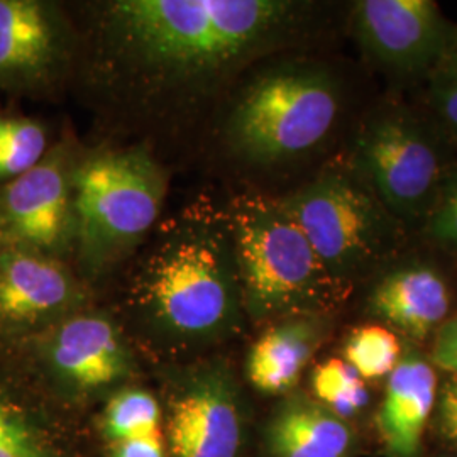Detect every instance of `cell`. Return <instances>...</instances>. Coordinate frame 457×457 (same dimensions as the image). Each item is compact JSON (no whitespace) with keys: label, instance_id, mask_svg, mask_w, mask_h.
I'll list each match as a JSON object with an SVG mask.
<instances>
[{"label":"cell","instance_id":"6da1fadb","mask_svg":"<svg viewBox=\"0 0 457 457\" xmlns=\"http://www.w3.org/2000/svg\"><path fill=\"white\" fill-rule=\"evenodd\" d=\"M312 12L295 0L88 2L73 19V79L114 120L170 131L211 112L254 62L307 34Z\"/></svg>","mask_w":457,"mask_h":457},{"label":"cell","instance_id":"7a4b0ae2","mask_svg":"<svg viewBox=\"0 0 457 457\" xmlns=\"http://www.w3.org/2000/svg\"><path fill=\"white\" fill-rule=\"evenodd\" d=\"M132 258L124 309L147 349L181 358L236 337L245 322L228 211L198 200L153 230Z\"/></svg>","mask_w":457,"mask_h":457},{"label":"cell","instance_id":"3957f363","mask_svg":"<svg viewBox=\"0 0 457 457\" xmlns=\"http://www.w3.org/2000/svg\"><path fill=\"white\" fill-rule=\"evenodd\" d=\"M343 109V85L320 62L292 58L262 66L228 96L220 141L237 163H294L322 146Z\"/></svg>","mask_w":457,"mask_h":457},{"label":"cell","instance_id":"277c9868","mask_svg":"<svg viewBox=\"0 0 457 457\" xmlns=\"http://www.w3.org/2000/svg\"><path fill=\"white\" fill-rule=\"evenodd\" d=\"M168 171L146 145L82 151L73 171L71 266L90 288L129 262L163 212Z\"/></svg>","mask_w":457,"mask_h":457},{"label":"cell","instance_id":"5b68a950","mask_svg":"<svg viewBox=\"0 0 457 457\" xmlns=\"http://www.w3.org/2000/svg\"><path fill=\"white\" fill-rule=\"evenodd\" d=\"M226 211L247 320L328 315L343 303L353 287L332 277L279 200L243 194Z\"/></svg>","mask_w":457,"mask_h":457},{"label":"cell","instance_id":"8992f818","mask_svg":"<svg viewBox=\"0 0 457 457\" xmlns=\"http://www.w3.org/2000/svg\"><path fill=\"white\" fill-rule=\"evenodd\" d=\"M278 200L332 277L349 287L393 262L402 245L405 226L351 166L327 168Z\"/></svg>","mask_w":457,"mask_h":457},{"label":"cell","instance_id":"52a82bcc","mask_svg":"<svg viewBox=\"0 0 457 457\" xmlns=\"http://www.w3.org/2000/svg\"><path fill=\"white\" fill-rule=\"evenodd\" d=\"M11 347L51 403L71 407L105 402L134 383L139 370L124 326L92 307Z\"/></svg>","mask_w":457,"mask_h":457},{"label":"cell","instance_id":"ba28073f","mask_svg":"<svg viewBox=\"0 0 457 457\" xmlns=\"http://www.w3.org/2000/svg\"><path fill=\"white\" fill-rule=\"evenodd\" d=\"M437 132L403 105H383L361 124L351 168L403 226L424 224L449 173Z\"/></svg>","mask_w":457,"mask_h":457},{"label":"cell","instance_id":"9c48e42d","mask_svg":"<svg viewBox=\"0 0 457 457\" xmlns=\"http://www.w3.org/2000/svg\"><path fill=\"white\" fill-rule=\"evenodd\" d=\"M162 405L166 457H243L247 400L228 361L168 366Z\"/></svg>","mask_w":457,"mask_h":457},{"label":"cell","instance_id":"30bf717a","mask_svg":"<svg viewBox=\"0 0 457 457\" xmlns=\"http://www.w3.org/2000/svg\"><path fill=\"white\" fill-rule=\"evenodd\" d=\"M79 31L51 0H0V92L48 100L73 82Z\"/></svg>","mask_w":457,"mask_h":457},{"label":"cell","instance_id":"8fae6325","mask_svg":"<svg viewBox=\"0 0 457 457\" xmlns=\"http://www.w3.org/2000/svg\"><path fill=\"white\" fill-rule=\"evenodd\" d=\"M80 153L71 139L58 141L33 170L0 185V245L31 249L71 264L73 171Z\"/></svg>","mask_w":457,"mask_h":457},{"label":"cell","instance_id":"7c38bea8","mask_svg":"<svg viewBox=\"0 0 457 457\" xmlns=\"http://www.w3.org/2000/svg\"><path fill=\"white\" fill-rule=\"evenodd\" d=\"M351 31L364 54L400 77H428L457 49V26L432 0H360Z\"/></svg>","mask_w":457,"mask_h":457},{"label":"cell","instance_id":"4fadbf2b","mask_svg":"<svg viewBox=\"0 0 457 457\" xmlns=\"http://www.w3.org/2000/svg\"><path fill=\"white\" fill-rule=\"evenodd\" d=\"M92 288L70 262L24 247H0V343L17 345L90 309Z\"/></svg>","mask_w":457,"mask_h":457},{"label":"cell","instance_id":"5bb4252c","mask_svg":"<svg viewBox=\"0 0 457 457\" xmlns=\"http://www.w3.org/2000/svg\"><path fill=\"white\" fill-rule=\"evenodd\" d=\"M368 309L410 339L424 341L449 319L451 288L434 262L410 258L383 270L368 296Z\"/></svg>","mask_w":457,"mask_h":457},{"label":"cell","instance_id":"9a60e30c","mask_svg":"<svg viewBox=\"0 0 457 457\" xmlns=\"http://www.w3.org/2000/svg\"><path fill=\"white\" fill-rule=\"evenodd\" d=\"M439 381L436 366L422 353L410 349L393 370L376 427L388 457H419L430 415L436 410Z\"/></svg>","mask_w":457,"mask_h":457},{"label":"cell","instance_id":"2e32d148","mask_svg":"<svg viewBox=\"0 0 457 457\" xmlns=\"http://www.w3.org/2000/svg\"><path fill=\"white\" fill-rule=\"evenodd\" d=\"M0 457H65L51 402L0 343Z\"/></svg>","mask_w":457,"mask_h":457},{"label":"cell","instance_id":"e0dca14e","mask_svg":"<svg viewBox=\"0 0 457 457\" xmlns=\"http://www.w3.org/2000/svg\"><path fill=\"white\" fill-rule=\"evenodd\" d=\"M262 447L268 457H351L356 436L345 419L294 390L281 396L262 425Z\"/></svg>","mask_w":457,"mask_h":457},{"label":"cell","instance_id":"ac0fdd59","mask_svg":"<svg viewBox=\"0 0 457 457\" xmlns=\"http://www.w3.org/2000/svg\"><path fill=\"white\" fill-rule=\"evenodd\" d=\"M328 332V315H294L270 322L249 347L245 379L262 395L283 396L294 392Z\"/></svg>","mask_w":457,"mask_h":457},{"label":"cell","instance_id":"d6986e66","mask_svg":"<svg viewBox=\"0 0 457 457\" xmlns=\"http://www.w3.org/2000/svg\"><path fill=\"white\" fill-rule=\"evenodd\" d=\"M100 430L111 445L163 434L162 400L145 386L131 383L105 400Z\"/></svg>","mask_w":457,"mask_h":457},{"label":"cell","instance_id":"ffe728a7","mask_svg":"<svg viewBox=\"0 0 457 457\" xmlns=\"http://www.w3.org/2000/svg\"><path fill=\"white\" fill-rule=\"evenodd\" d=\"M51 146L45 122L0 109V185L33 170Z\"/></svg>","mask_w":457,"mask_h":457},{"label":"cell","instance_id":"44dd1931","mask_svg":"<svg viewBox=\"0 0 457 457\" xmlns=\"http://www.w3.org/2000/svg\"><path fill=\"white\" fill-rule=\"evenodd\" d=\"M343 360L364 381L388 378L402 360V344L392 328L366 324L354 328L345 339Z\"/></svg>","mask_w":457,"mask_h":457},{"label":"cell","instance_id":"7402d4cb","mask_svg":"<svg viewBox=\"0 0 457 457\" xmlns=\"http://www.w3.org/2000/svg\"><path fill=\"white\" fill-rule=\"evenodd\" d=\"M312 396L343 419L354 417L370 403L364 379L343 360L319 362L311 375Z\"/></svg>","mask_w":457,"mask_h":457},{"label":"cell","instance_id":"603a6c76","mask_svg":"<svg viewBox=\"0 0 457 457\" xmlns=\"http://www.w3.org/2000/svg\"><path fill=\"white\" fill-rule=\"evenodd\" d=\"M428 104L436 122L457 145V49L428 77Z\"/></svg>","mask_w":457,"mask_h":457},{"label":"cell","instance_id":"cb8c5ba5","mask_svg":"<svg viewBox=\"0 0 457 457\" xmlns=\"http://www.w3.org/2000/svg\"><path fill=\"white\" fill-rule=\"evenodd\" d=\"M422 226L430 243L457 254V171L449 173Z\"/></svg>","mask_w":457,"mask_h":457},{"label":"cell","instance_id":"d4e9b609","mask_svg":"<svg viewBox=\"0 0 457 457\" xmlns=\"http://www.w3.org/2000/svg\"><path fill=\"white\" fill-rule=\"evenodd\" d=\"M436 424L442 439L457 449V376H449L437 393Z\"/></svg>","mask_w":457,"mask_h":457},{"label":"cell","instance_id":"484cf974","mask_svg":"<svg viewBox=\"0 0 457 457\" xmlns=\"http://www.w3.org/2000/svg\"><path fill=\"white\" fill-rule=\"evenodd\" d=\"M430 361L449 375L457 376V313L436 332Z\"/></svg>","mask_w":457,"mask_h":457},{"label":"cell","instance_id":"4316f807","mask_svg":"<svg viewBox=\"0 0 457 457\" xmlns=\"http://www.w3.org/2000/svg\"><path fill=\"white\" fill-rule=\"evenodd\" d=\"M111 457H166L163 434L117 442L111 445Z\"/></svg>","mask_w":457,"mask_h":457},{"label":"cell","instance_id":"83f0119b","mask_svg":"<svg viewBox=\"0 0 457 457\" xmlns=\"http://www.w3.org/2000/svg\"><path fill=\"white\" fill-rule=\"evenodd\" d=\"M0 247H2V245H0Z\"/></svg>","mask_w":457,"mask_h":457}]
</instances>
